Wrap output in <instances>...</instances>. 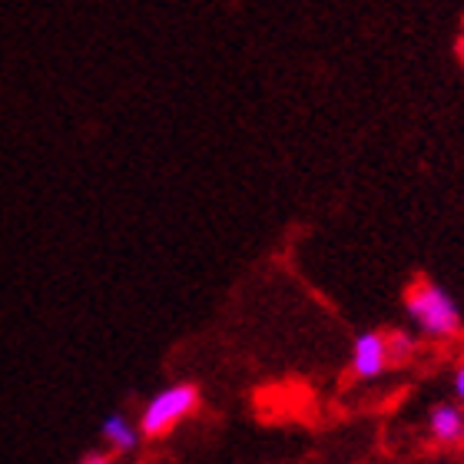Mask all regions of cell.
<instances>
[{
  "instance_id": "cell-1",
  "label": "cell",
  "mask_w": 464,
  "mask_h": 464,
  "mask_svg": "<svg viewBox=\"0 0 464 464\" xmlns=\"http://www.w3.org/2000/svg\"><path fill=\"white\" fill-rule=\"evenodd\" d=\"M405 309L408 319L415 322V329L425 332L428 339H455L461 332V312H458L455 299L435 282H415L405 292Z\"/></svg>"
},
{
  "instance_id": "cell-2",
  "label": "cell",
  "mask_w": 464,
  "mask_h": 464,
  "mask_svg": "<svg viewBox=\"0 0 464 464\" xmlns=\"http://www.w3.org/2000/svg\"><path fill=\"white\" fill-rule=\"evenodd\" d=\"M196 408H199V392H196V385L179 382V385H169V388H163V392H156L143 405V411H140L136 421H140V431H143L146 438H163V435H169L176 425H183Z\"/></svg>"
},
{
  "instance_id": "cell-3",
  "label": "cell",
  "mask_w": 464,
  "mask_h": 464,
  "mask_svg": "<svg viewBox=\"0 0 464 464\" xmlns=\"http://www.w3.org/2000/svg\"><path fill=\"white\" fill-rule=\"evenodd\" d=\"M392 365V352H388V335L382 332H362L352 345V375L362 382L382 378Z\"/></svg>"
},
{
  "instance_id": "cell-4",
  "label": "cell",
  "mask_w": 464,
  "mask_h": 464,
  "mask_svg": "<svg viewBox=\"0 0 464 464\" xmlns=\"http://www.w3.org/2000/svg\"><path fill=\"white\" fill-rule=\"evenodd\" d=\"M428 435L438 445H461L464 441V408L455 401H441L428 411Z\"/></svg>"
},
{
  "instance_id": "cell-5",
  "label": "cell",
  "mask_w": 464,
  "mask_h": 464,
  "mask_svg": "<svg viewBox=\"0 0 464 464\" xmlns=\"http://www.w3.org/2000/svg\"><path fill=\"white\" fill-rule=\"evenodd\" d=\"M100 435H103V445L110 448V455H133L143 431H140V421L126 418L123 411H116V415H110L103 421Z\"/></svg>"
},
{
  "instance_id": "cell-6",
  "label": "cell",
  "mask_w": 464,
  "mask_h": 464,
  "mask_svg": "<svg viewBox=\"0 0 464 464\" xmlns=\"http://www.w3.org/2000/svg\"><path fill=\"white\" fill-rule=\"evenodd\" d=\"M388 352H392V365H401L405 358L415 355V339L405 332H395V335H388Z\"/></svg>"
},
{
  "instance_id": "cell-7",
  "label": "cell",
  "mask_w": 464,
  "mask_h": 464,
  "mask_svg": "<svg viewBox=\"0 0 464 464\" xmlns=\"http://www.w3.org/2000/svg\"><path fill=\"white\" fill-rule=\"evenodd\" d=\"M451 388H455V398L464 405V365L455 372V382H451Z\"/></svg>"
},
{
  "instance_id": "cell-8",
  "label": "cell",
  "mask_w": 464,
  "mask_h": 464,
  "mask_svg": "<svg viewBox=\"0 0 464 464\" xmlns=\"http://www.w3.org/2000/svg\"><path fill=\"white\" fill-rule=\"evenodd\" d=\"M80 464H113V455H103V451H93V455H87Z\"/></svg>"
}]
</instances>
